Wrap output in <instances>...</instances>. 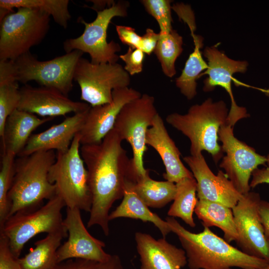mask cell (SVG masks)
<instances>
[{"mask_svg": "<svg viewBox=\"0 0 269 269\" xmlns=\"http://www.w3.org/2000/svg\"><path fill=\"white\" fill-rule=\"evenodd\" d=\"M122 141L113 128L100 143L81 145L80 149L92 200L87 227L98 225L105 236L110 232V210L123 197L127 181L134 169Z\"/></svg>", "mask_w": 269, "mask_h": 269, "instance_id": "obj_1", "label": "cell"}, {"mask_svg": "<svg viewBox=\"0 0 269 269\" xmlns=\"http://www.w3.org/2000/svg\"><path fill=\"white\" fill-rule=\"evenodd\" d=\"M165 220L172 232L177 236L190 269H261L269 263L232 246L208 227H204L200 233H194L184 228L173 217H167Z\"/></svg>", "mask_w": 269, "mask_h": 269, "instance_id": "obj_2", "label": "cell"}, {"mask_svg": "<svg viewBox=\"0 0 269 269\" xmlns=\"http://www.w3.org/2000/svg\"><path fill=\"white\" fill-rule=\"evenodd\" d=\"M56 158L54 150H51L18 156L15 159L14 175L8 195L11 203L9 217L35 210L42 206L44 200L57 194L55 184L48 179Z\"/></svg>", "mask_w": 269, "mask_h": 269, "instance_id": "obj_3", "label": "cell"}, {"mask_svg": "<svg viewBox=\"0 0 269 269\" xmlns=\"http://www.w3.org/2000/svg\"><path fill=\"white\" fill-rule=\"evenodd\" d=\"M228 113L224 101L213 102L209 98L200 105L192 106L184 115L169 114L166 121L189 138L191 155H199L205 150L217 163L223 154L218 143V133L221 127L226 124Z\"/></svg>", "mask_w": 269, "mask_h": 269, "instance_id": "obj_4", "label": "cell"}, {"mask_svg": "<svg viewBox=\"0 0 269 269\" xmlns=\"http://www.w3.org/2000/svg\"><path fill=\"white\" fill-rule=\"evenodd\" d=\"M80 137L79 133L67 151L57 152L48 179L55 184L56 194L63 200L66 207L90 212L92 195L88 171L80 154Z\"/></svg>", "mask_w": 269, "mask_h": 269, "instance_id": "obj_5", "label": "cell"}, {"mask_svg": "<svg viewBox=\"0 0 269 269\" xmlns=\"http://www.w3.org/2000/svg\"><path fill=\"white\" fill-rule=\"evenodd\" d=\"M50 16L26 7L6 15L0 21V60L15 61L42 42L50 28Z\"/></svg>", "mask_w": 269, "mask_h": 269, "instance_id": "obj_6", "label": "cell"}, {"mask_svg": "<svg viewBox=\"0 0 269 269\" xmlns=\"http://www.w3.org/2000/svg\"><path fill=\"white\" fill-rule=\"evenodd\" d=\"M65 206L63 200L56 194L38 209L16 213L6 220L0 227V233L8 239L10 249L15 258H19L24 245L40 233L68 234L61 213Z\"/></svg>", "mask_w": 269, "mask_h": 269, "instance_id": "obj_7", "label": "cell"}, {"mask_svg": "<svg viewBox=\"0 0 269 269\" xmlns=\"http://www.w3.org/2000/svg\"><path fill=\"white\" fill-rule=\"evenodd\" d=\"M129 6L128 1L121 0L104 10L97 11L95 20L87 22L82 17L78 22L85 26L83 33L78 37L69 38L63 43L66 53L75 50L88 53L94 64L115 63L120 58L116 54L121 51L120 45L114 41L108 42L107 29L115 16L125 17Z\"/></svg>", "mask_w": 269, "mask_h": 269, "instance_id": "obj_8", "label": "cell"}, {"mask_svg": "<svg viewBox=\"0 0 269 269\" xmlns=\"http://www.w3.org/2000/svg\"><path fill=\"white\" fill-rule=\"evenodd\" d=\"M84 53L75 50L46 61H40L30 52L14 61L16 80L23 84L34 81L41 87L54 88L68 96L72 90L76 65Z\"/></svg>", "mask_w": 269, "mask_h": 269, "instance_id": "obj_9", "label": "cell"}, {"mask_svg": "<svg viewBox=\"0 0 269 269\" xmlns=\"http://www.w3.org/2000/svg\"><path fill=\"white\" fill-rule=\"evenodd\" d=\"M130 75L118 63L94 64L81 57L74 73V81L79 85L81 100L91 107L111 103L113 90L128 87Z\"/></svg>", "mask_w": 269, "mask_h": 269, "instance_id": "obj_10", "label": "cell"}, {"mask_svg": "<svg viewBox=\"0 0 269 269\" xmlns=\"http://www.w3.org/2000/svg\"><path fill=\"white\" fill-rule=\"evenodd\" d=\"M157 114L154 97L144 94L122 108L114 127L122 140L130 144L133 155L132 160L139 176L144 175L148 171L144 168L143 161L147 150L146 134Z\"/></svg>", "mask_w": 269, "mask_h": 269, "instance_id": "obj_11", "label": "cell"}, {"mask_svg": "<svg viewBox=\"0 0 269 269\" xmlns=\"http://www.w3.org/2000/svg\"><path fill=\"white\" fill-rule=\"evenodd\" d=\"M222 151L226 155L219 166L241 194L250 191V178L260 165H266L267 156L262 155L234 135L233 128L226 124L222 126L218 133Z\"/></svg>", "mask_w": 269, "mask_h": 269, "instance_id": "obj_12", "label": "cell"}, {"mask_svg": "<svg viewBox=\"0 0 269 269\" xmlns=\"http://www.w3.org/2000/svg\"><path fill=\"white\" fill-rule=\"evenodd\" d=\"M261 200L258 193L249 191L232 209L238 234L236 243L245 254L269 263V242L265 235L258 212Z\"/></svg>", "mask_w": 269, "mask_h": 269, "instance_id": "obj_13", "label": "cell"}, {"mask_svg": "<svg viewBox=\"0 0 269 269\" xmlns=\"http://www.w3.org/2000/svg\"><path fill=\"white\" fill-rule=\"evenodd\" d=\"M207 59L208 68L199 77L207 75L204 81L203 91H213L217 86L224 88L231 99V108L229 111L226 124L233 128L240 120L249 117L247 109L237 105L232 91L231 81L235 73H245L248 67L246 61H238L229 58L215 46L206 47L203 53Z\"/></svg>", "mask_w": 269, "mask_h": 269, "instance_id": "obj_14", "label": "cell"}, {"mask_svg": "<svg viewBox=\"0 0 269 269\" xmlns=\"http://www.w3.org/2000/svg\"><path fill=\"white\" fill-rule=\"evenodd\" d=\"M63 224L68 238L57 250V264L75 259L104 262L111 258L112 255L104 250L105 243L92 236L87 231L79 209L66 207Z\"/></svg>", "mask_w": 269, "mask_h": 269, "instance_id": "obj_15", "label": "cell"}, {"mask_svg": "<svg viewBox=\"0 0 269 269\" xmlns=\"http://www.w3.org/2000/svg\"><path fill=\"white\" fill-rule=\"evenodd\" d=\"M111 103L91 107L80 132V143L97 144L114 128L117 118L127 103L139 98L141 94L129 87L113 90Z\"/></svg>", "mask_w": 269, "mask_h": 269, "instance_id": "obj_16", "label": "cell"}, {"mask_svg": "<svg viewBox=\"0 0 269 269\" xmlns=\"http://www.w3.org/2000/svg\"><path fill=\"white\" fill-rule=\"evenodd\" d=\"M183 160L196 181L198 200L215 202L232 208L242 197L225 172L219 170L215 175L211 171L202 153L185 156Z\"/></svg>", "mask_w": 269, "mask_h": 269, "instance_id": "obj_17", "label": "cell"}, {"mask_svg": "<svg viewBox=\"0 0 269 269\" xmlns=\"http://www.w3.org/2000/svg\"><path fill=\"white\" fill-rule=\"evenodd\" d=\"M21 99L18 110L44 118L65 116L89 110L88 103L74 101L57 89L25 85L20 89Z\"/></svg>", "mask_w": 269, "mask_h": 269, "instance_id": "obj_18", "label": "cell"}, {"mask_svg": "<svg viewBox=\"0 0 269 269\" xmlns=\"http://www.w3.org/2000/svg\"><path fill=\"white\" fill-rule=\"evenodd\" d=\"M134 239L140 257V269H182L187 264L185 251L164 238L156 240L148 234L137 232Z\"/></svg>", "mask_w": 269, "mask_h": 269, "instance_id": "obj_19", "label": "cell"}, {"mask_svg": "<svg viewBox=\"0 0 269 269\" xmlns=\"http://www.w3.org/2000/svg\"><path fill=\"white\" fill-rule=\"evenodd\" d=\"M89 110L74 114L42 132L32 134L17 156H27L39 151H67L75 136L81 131Z\"/></svg>", "mask_w": 269, "mask_h": 269, "instance_id": "obj_20", "label": "cell"}, {"mask_svg": "<svg viewBox=\"0 0 269 269\" xmlns=\"http://www.w3.org/2000/svg\"><path fill=\"white\" fill-rule=\"evenodd\" d=\"M145 141L160 155L165 168L163 176L166 180L176 183L184 178L194 177L181 160V153L158 113L147 131Z\"/></svg>", "mask_w": 269, "mask_h": 269, "instance_id": "obj_21", "label": "cell"}, {"mask_svg": "<svg viewBox=\"0 0 269 269\" xmlns=\"http://www.w3.org/2000/svg\"><path fill=\"white\" fill-rule=\"evenodd\" d=\"M174 11L179 17L188 25L195 46L194 51L189 55L181 75L175 80L176 85L181 93L187 99L191 100L197 94L196 80L199 78L201 72L207 70L208 67L201 51L203 46V38L195 33V17L189 5L180 3L175 7Z\"/></svg>", "mask_w": 269, "mask_h": 269, "instance_id": "obj_22", "label": "cell"}, {"mask_svg": "<svg viewBox=\"0 0 269 269\" xmlns=\"http://www.w3.org/2000/svg\"><path fill=\"white\" fill-rule=\"evenodd\" d=\"M52 118H39L36 115L15 110L6 119L1 138L2 154L11 152L17 156L26 145L32 132Z\"/></svg>", "mask_w": 269, "mask_h": 269, "instance_id": "obj_23", "label": "cell"}, {"mask_svg": "<svg viewBox=\"0 0 269 269\" xmlns=\"http://www.w3.org/2000/svg\"><path fill=\"white\" fill-rule=\"evenodd\" d=\"M133 181L128 180L126 185L123 199L116 209L110 213L109 221L121 217L139 219L144 222L153 223L160 231L163 238L172 232L170 227L166 221L156 214L151 212L134 191Z\"/></svg>", "mask_w": 269, "mask_h": 269, "instance_id": "obj_24", "label": "cell"}, {"mask_svg": "<svg viewBox=\"0 0 269 269\" xmlns=\"http://www.w3.org/2000/svg\"><path fill=\"white\" fill-rule=\"evenodd\" d=\"M194 212L204 227L214 226L220 228L228 243L237 240L238 234L232 208L219 203L198 200Z\"/></svg>", "mask_w": 269, "mask_h": 269, "instance_id": "obj_25", "label": "cell"}, {"mask_svg": "<svg viewBox=\"0 0 269 269\" xmlns=\"http://www.w3.org/2000/svg\"><path fill=\"white\" fill-rule=\"evenodd\" d=\"M68 234L56 233L47 234L36 241L34 248L23 258H18L20 269H49L57 263V252L61 241Z\"/></svg>", "mask_w": 269, "mask_h": 269, "instance_id": "obj_26", "label": "cell"}, {"mask_svg": "<svg viewBox=\"0 0 269 269\" xmlns=\"http://www.w3.org/2000/svg\"><path fill=\"white\" fill-rule=\"evenodd\" d=\"M149 170L144 175L138 176L133 182V188L148 207L161 208L173 200L176 194L175 183L168 181H156L150 178Z\"/></svg>", "mask_w": 269, "mask_h": 269, "instance_id": "obj_27", "label": "cell"}, {"mask_svg": "<svg viewBox=\"0 0 269 269\" xmlns=\"http://www.w3.org/2000/svg\"><path fill=\"white\" fill-rule=\"evenodd\" d=\"M176 194L167 215L178 217L192 228L196 226L193 215L198 202L197 182L194 177L184 178L175 183Z\"/></svg>", "mask_w": 269, "mask_h": 269, "instance_id": "obj_28", "label": "cell"}, {"mask_svg": "<svg viewBox=\"0 0 269 269\" xmlns=\"http://www.w3.org/2000/svg\"><path fill=\"white\" fill-rule=\"evenodd\" d=\"M69 3V0H0V8L11 11L19 7L38 9L51 16L56 23L66 29L71 18Z\"/></svg>", "mask_w": 269, "mask_h": 269, "instance_id": "obj_29", "label": "cell"}, {"mask_svg": "<svg viewBox=\"0 0 269 269\" xmlns=\"http://www.w3.org/2000/svg\"><path fill=\"white\" fill-rule=\"evenodd\" d=\"M159 38L154 52L159 61L162 71L171 78L176 74L175 63L183 51V39L176 30L159 32Z\"/></svg>", "mask_w": 269, "mask_h": 269, "instance_id": "obj_30", "label": "cell"}, {"mask_svg": "<svg viewBox=\"0 0 269 269\" xmlns=\"http://www.w3.org/2000/svg\"><path fill=\"white\" fill-rule=\"evenodd\" d=\"M15 156L11 152L2 154L0 170V227L8 219L10 212L11 203L8 195L14 175Z\"/></svg>", "mask_w": 269, "mask_h": 269, "instance_id": "obj_31", "label": "cell"}, {"mask_svg": "<svg viewBox=\"0 0 269 269\" xmlns=\"http://www.w3.org/2000/svg\"><path fill=\"white\" fill-rule=\"evenodd\" d=\"M21 99L18 82L14 79L0 80V136H3L7 118L16 109Z\"/></svg>", "mask_w": 269, "mask_h": 269, "instance_id": "obj_32", "label": "cell"}, {"mask_svg": "<svg viewBox=\"0 0 269 269\" xmlns=\"http://www.w3.org/2000/svg\"><path fill=\"white\" fill-rule=\"evenodd\" d=\"M140 1L146 11L156 20L160 31L169 32L173 29L171 0H142Z\"/></svg>", "mask_w": 269, "mask_h": 269, "instance_id": "obj_33", "label": "cell"}, {"mask_svg": "<svg viewBox=\"0 0 269 269\" xmlns=\"http://www.w3.org/2000/svg\"><path fill=\"white\" fill-rule=\"evenodd\" d=\"M49 269H125L120 257L112 255L106 262L70 259L56 264Z\"/></svg>", "mask_w": 269, "mask_h": 269, "instance_id": "obj_34", "label": "cell"}, {"mask_svg": "<svg viewBox=\"0 0 269 269\" xmlns=\"http://www.w3.org/2000/svg\"><path fill=\"white\" fill-rule=\"evenodd\" d=\"M145 53L140 49L129 47L127 52L119 56L125 63V70L133 76L142 72Z\"/></svg>", "mask_w": 269, "mask_h": 269, "instance_id": "obj_35", "label": "cell"}, {"mask_svg": "<svg viewBox=\"0 0 269 269\" xmlns=\"http://www.w3.org/2000/svg\"><path fill=\"white\" fill-rule=\"evenodd\" d=\"M17 259L10 249L8 239L0 233V269H20Z\"/></svg>", "mask_w": 269, "mask_h": 269, "instance_id": "obj_36", "label": "cell"}, {"mask_svg": "<svg viewBox=\"0 0 269 269\" xmlns=\"http://www.w3.org/2000/svg\"><path fill=\"white\" fill-rule=\"evenodd\" d=\"M116 29L121 42L134 48L140 49L142 37L135 31V29L128 26L116 25Z\"/></svg>", "mask_w": 269, "mask_h": 269, "instance_id": "obj_37", "label": "cell"}, {"mask_svg": "<svg viewBox=\"0 0 269 269\" xmlns=\"http://www.w3.org/2000/svg\"><path fill=\"white\" fill-rule=\"evenodd\" d=\"M140 49L145 54L150 55L155 48L159 38V33L151 28H147L145 34L141 36Z\"/></svg>", "mask_w": 269, "mask_h": 269, "instance_id": "obj_38", "label": "cell"}, {"mask_svg": "<svg viewBox=\"0 0 269 269\" xmlns=\"http://www.w3.org/2000/svg\"><path fill=\"white\" fill-rule=\"evenodd\" d=\"M267 162L264 167L258 168L252 173V178L250 182L251 188L264 183L269 184V154L267 156Z\"/></svg>", "mask_w": 269, "mask_h": 269, "instance_id": "obj_39", "label": "cell"}, {"mask_svg": "<svg viewBox=\"0 0 269 269\" xmlns=\"http://www.w3.org/2000/svg\"><path fill=\"white\" fill-rule=\"evenodd\" d=\"M258 212L265 235L269 242V201L261 199L259 204Z\"/></svg>", "mask_w": 269, "mask_h": 269, "instance_id": "obj_40", "label": "cell"}, {"mask_svg": "<svg viewBox=\"0 0 269 269\" xmlns=\"http://www.w3.org/2000/svg\"><path fill=\"white\" fill-rule=\"evenodd\" d=\"M93 3L91 8L96 11L104 10L105 8L111 7L115 2L114 0H90Z\"/></svg>", "mask_w": 269, "mask_h": 269, "instance_id": "obj_41", "label": "cell"}, {"mask_svg": "<svg viewBox=\"0 0 269 269\" xmlns=\"http://www.w3.org/2000/svg\"><path fill=\"white\" fill-rule=\"evenodd\" d=\"M261 269H269V263H268V264L265 267Z\"/></svg>", "mask_w": 269, "mask_h": 269, "instance_id": "obj_42", "label": "cell"}]
</instances>
